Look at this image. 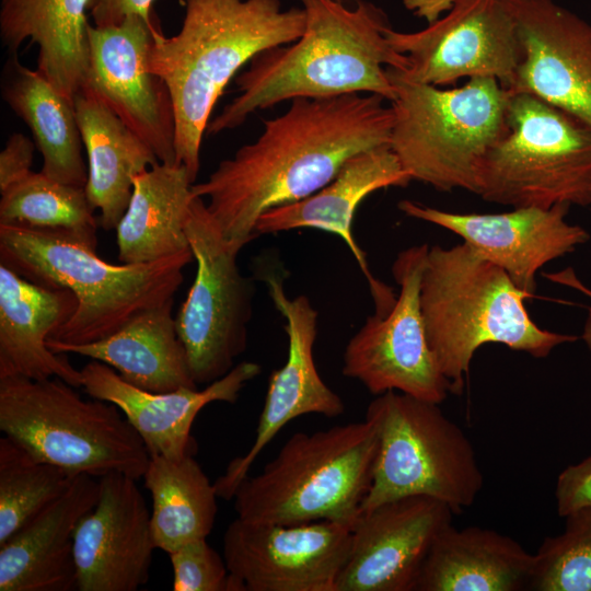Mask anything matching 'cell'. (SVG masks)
I'll use <instances>...</instances> for the list:
<instances>
[{"label":"cell","instance_id":"obj_21","mask_svg":"<svg viewBox=\"0 0 591 591\" xmlns=\"http://www.w3.org/2000/svg\"><path fill=\"white\" fill-rule=\"evenodd\" d=\"M412 181L390 146L358 152L347 159L321 189L264 212L256 222L255 233L309 228L339 236L367 278L375 312L384 313L396 297L391 288L371 275L366 254L354 236L352 220L357 208L370 194L387 187H406Z\"/></svg>","mask_w":591,"mask_h":591},{"label":"cell","instance_id":"obj_4","mask_svg":"<svg viewBox=\"0 0 591 591\" xmlns=\"http://www.w3.org/2000/svg\"><path fill=\"white\" fill-rule=\"evenodd\" d=\"M509 275L465 242L429 247L420 283V309L429 348L452 394H461L475 352L485 344L543 359L578 339L538 327Z\"/></svg>","mask_w":591,"mask_h":591},{"label":"cell","instance_id":"obj_35","mask_svg":"<svg viewBox=\"0 0 591 591\" xmlns=\"http://www.w3.org/2000/svg\"><path fill=\"white\" fill-rule=\"evenodd\" d=\"M169 556L174 591H231L225 559L207 537L186 543Z\"/></svg>","mask_w":591,"mask_h":591},{"label":"cell","instance_id":"obj_1","mask_svg":"<svg viewBox=\"0 0 591 591\" xmlns=\"http://www.w3.org/2000/svg\"><path fill=\"white\" fill-rule=\"evenodd\" d=\"M378 94L296 97L263 132L194 183L225 241L241 251L255 236L259 217L301 200L331 182L351 155L390 146L392 105Z\"/></svg>","mask_w":591,"mask_h":591},{"label":"cell","instance_id":"obj_16","mask_svg":"<svg viewBox=\"0 0 591 591\" xmlns=\"http://www.w3.org/2000/svg\"><path fill=\"white\" fill-rule=\"evenodd\" d=\"M139 16L118 25L89 26L92 88L162 163H176L175 115L166 83L148 66L153 32Z\"/></svg>","mask_w":591,"mask_h":591},{"label":"cell","instance_id":"obj_17","mask_svg":"<svg viewBox=\"0 0 591 591\" xmlns=\"http://www.w3.org/2000/svg\"><path fill=\"white\" fill-rule=\"evenodd\" d=\"M452 509L428 496H407L361 511L336 591H415L438 535L452 524Z\"/></svg>","mask_w":591,"mask_h":591},{"label":"cell","instance_id":"obj_6","mask_svg":"<svg viewBox=\"0 0 591 591\" xmlns=\"http://www.w3.org/2000/svg\"><path fill=\"white\" fill-rule=\"evenodd\" d=\"M378 450L373 421L297 432L234 496L237 518L252 523L334 521L350 525L369 491Z\"/></svg>","mask_w":591,"mask_h":591},{"label":"cell","instance_id":"obj_34","mask_svg":"<svg viewBox=\"0 0 591 591\" xmlns=\"http://www.w3.org/2000/svg\"><path fill=\"white\" fill-rule=\"evenodd\" d=\"M561 534L534 554L529 584L535 591H591V508L567 515Z\"/></svg>","mask_w":591,"mask_h":591},{"label":"cell","instance_id":"obj_28","mask_svg":"<svg viewBox=\"0 0 591 591\" xmlns=\"http://www.w3.org/2000/svg\"><path fill=\"white\" fill-rule=\"evenodd\" d=\"M535 556L490 529L447 526L433 542L415 591L529 589Z\"/></svg>","mask_w":591,"mask_h":591},{"label":"cell","instance_id":"obj_31","mask_svg":"<svg viewBox=\"0 0 591 591\" xmlns=\"http://www.w3.org/2000/svg\"><path fill=\"white\" fill-rule=\"evenodd\" d=\"M142 478L152 498L150 521L157 548L170 554L210 534L218 495L192 454L178 460L151 455Z\"/></svg>","mask_w":591,"mask_h":591},{"label":"cell","instance_id":"obj_15","mask_svg":"<svg viewBox=\"0 0 591 591\" xmlns=\"http://www.w3.org/2000/svg\"><path fill=\"white\" fill-rule=\"evenodd\" d=\"M260 279L269 297L285 318L288 337L286 362L273 371L268 382L264 407L258 419L255 439L250 450L233 459L225 472L213 483L219 498H233L239 485L275 436L291 420L306 414L336 417L345 405L321 378L315 360L314 344L317 335L318 313L306 296L287 297L283 278L267 269L260 270Z\"/></svg>","mask_w":591,"mask_h":591},{"label":"cell","instance_id":"obj_10","mask_svg":"<svg viewBox=\"0 0 591 591\" xmlns=\"http://www.w3.org/2000/svg\"><path fill=\"white\" fill-rule=\"evenodd\" d=\"M502 137L485 157L477 194L513 208L591 206V126L526 92H511Z\"/></svg>","mask_w":591,"mask_h":591},{"label":"cell","instance_id":"obj_26","mask_svg":"<svg viewBox=\"0 0 591 591\" xmlns=\"http://www.w3.org/2000/svg\"><path fill=\"white\" fill-rule=\"evenodd\" d=\"M73 106L88 157V198L100 210L101 227L116 229L128 207L134 178L160 161L89 85L76 95Z\"/></svg>","mask_w":591,"mask_h":591},{"label":"cell","instance_id":"obj_25","mask_svg":"<svg viewBox=\"0 0 591 591\" xmlns=\"http://www.w3.org/2000/svg\"><path fill=\"white\" fill-rule=\"evenodd\" d=\"M174 300L147 309L104 339L88 344L47 340L55 354H76L113 368L127 383L154 393L198 389L178 337Z\"/></svg>","mask_w":591,"mask_h":591},{"label":"cell","instance_id":"obj_37","mask_svg":"<svg viewBox=\"0 0 591 591\" xmlns=\"http://www.w3.org/2000/svg\"><path fill=\"white\" fill-rule=\"evenodd\" d=\"M34 148V142L20 132L9 137L0 152V193L32 172Z\"/></svg>","mask_w":591,"mask_h":591},{"label":"cell","instance_id":"obj_7","mask_svg":"<svg viewBox=\"0 0 591 591\" xmlns=\"http://www.w3.org/2000/svg\"><path fill=\"white\" fill-rule=\"evenodd\" d=\"M387 74L396 88L390 148L413 181L477 194L482 163L506 131L510 91L475 77L442 89Z\"/></svg>","mask_w":591,"mask_h":591},{"label":"cell","instance_id":"obj_9","mask_svg":"<svg viewBox=\"0 0 591 591\" xmlns=\"http://www.w3.org/2000/svg\"><path fill=\"white\" fill-rule=\"evenodd\" d=\"M378 450L361 511L407 496H428L454 513L474 503L484 475L468 437L439 404L387 391L369 404Z\"/></svg>","mask_w":591,"mask_h":591},{"label":"cell","instance_id":"obj_8","mask_svg":"<svg viewBox=\"0 0 591 591\" xmlns=\"http://www.w3.org/2000/svg\"><path fill=\"white\" fill-rule=\"evenodd\" d=\"M60 378H0V430L72 475L142 478L150 453L114 404L84 399Z\"/></svg>","mask_w":591,"mask_h":591},{"label":"cell","instance_id":"obj_2","mask_svg":"<svg viewBox=\"0 0 591 591\" xmlns=\"http://www.w3.org/2000/svg\"><path fill=\"white\" fill-rule=\"evenodd\" d=\"M305 28L293 43L266 49L235 78L239 95L209 121L206 134L241 126L258 109L296 97L370 93L392 102L396 88L387 68L404 71L405 55L386 38L385 12L367 0H298Z\"/></svg>","mask_w":591,"mask_h":591},{"label":"cell","instance_id":"obj_3","mask_svg":"<svg viewBox=\"0 0 591 591\" xmlns=\"http://www.w3.org/2000/svg\"><path fill=\"white\" fill-rule=\"evenodd\" d=\"M184 7L177 34L153 32L148 66L169 88L176 163L195 183L201 140L225 86L257 54L297 40L305 12L283 10L280 0H184Z\"/></svg>","mask_w":591,"mask_h":591},{"label":"cell","instance_id":"obj_19","mask_svg":"<svg viewBox=\"0 0 591 591\" xmlns=\"http://www.w3.org/2000/svg\"><path fill=\"white\" fill-rule=\"evenodd\" d=\"M523 57L511 92L531 93L591 126V24L554 0H503Z\"/></svg>","mask_w":591,"mask_h":591},{"label":"cell","instance_id":"obj_24","mask_svg":"<svg viewBox=\"0 0 591 591\" xmlns=\"http://www.w3.org/2000/svg\"><path fill=\"white\" fill-rule=\"evenodd\" d=\"M100 497V478L74 477L69 488L0 545V591L78 590L73 533Z\"/></svg>","mask_w":591,"mask_h":591},{"label":"cell","instance_id":"obj_11","mask_svg":"<svg viewBox=\"0 0 591 591\" xmlns=\"http://www.w3.org/2000/svg\"><path fill=\"white\" fill-rule=\"evenodd\" d=\"M185 232L197 270L175 323L195 383L208 385L229 373L246 349L255 286L239 269V251L201 197L190 202Z\"/></svg>","mask_w":591,"mask_h":591},{"label":"cell","instance_id":"obj_30","mask_svg":"<svg viewBox=\"0 0 591 591\" xmlns=\"http://www.w3.org/2000/svg\"><path fill=\"white\" fill-rule=\"evenodd\" d=\"M1 94L28 126L43 155L42 172L56 181L85 187L88 165L73 103L37 69L22 65L16 54L3 67Z\"/></svg>","mask_w":591,"mask_h":591},{"label":"cell","instance_id":"obj_18","mask_svg":"<svg viewBox=\"0 0 591 591\" xmlns=\"http://www.w3.org/2000/svg\"><path fill=\"white\" fill-rule=\"evenodd\" d=\"M570 206L522 207L501 213H456L402 200L406 216L441 227L501 267L521 290L534 296L536 274L546 264L590 240L566 220Z\"/></svg>","mask_w":591,"mask_h":591},{"label":"cell","instance_id":"obj_33","mask_svg":"<svg viewBox=\"0 0 591 591\" xmlns=\"http://www.w3.org/2000/svg\"><path fill=\"white\" fill-rule=\"evenodd\" d=\"M76 476L38 460L10 437L0 438V545L60 497Z\"/></svg>","mask_w":591,"mask_h":591},{"label":"cell","instance_id":"obj_13","mask_svg":"<svg viewBox=\"0 0 591 591\" xmlns=\"http://www.w3.org/2000/svg\"><path fill=\"white\" fill-rule=\"evenodd\" d=\"M393 48L408 67L390 70L401 79L434 86L462 78L489 77L510 89L523 57L515 23L503 0H453L448 13L426 28H386Z\"/></svg>","mask_w":591,"mask_h":591},{"label":"cell","instance_id":"obj_27","mask_svg":"<svg viewBox=\"0 0 591 591\" xmlns=\"http://www.w3.org/2000/svg\"><path fill=\"white\" fill-rule=\"evenodd\" d=\"M90 0H1L0 37L11 54L28 39L37 70L69 101L89 76Z\"/></svg>","mask_w":591,"mask_h":591},{"label":"cell","instance_id":"obj_20","mask_svg":"<svg viewBox=\"0 0 591 591\" xmlns=\"http://www.w3.org/2000/svg\"><path fill=\"white\" fill-rule=\"evenodd\" d=\"M119 473L100 478V497L73 533L79 591H137L150 577L151 513L136 484Z\"/></svg>","mask_w":591,"mask_h":591},{"label":"cell","instance_id":"obj_32","mask_svg":"<svg viewBox=\"0 0 591 591\" xmlns=\"http://www.w3.org/2000/svg\"><path fill=\"white\" fill-rule=\"evenodd\" d=\"M85 188L40 172L1 192L0 224L62 231L96 247L99 221Z\"/></svg>","mask_w":591,"mask_h":591},{"label":"cell","instance_id":"obj_39","mask_svg":"<svg viewBox=\"0 0 591 591\" xmlns=\"http://www.w3.org/2000/svg\"><path fill=\"white\" fill-rule=\"evenodd\" d=\"M544 276L556 283L572 288L591 300V289L587 287L575 274L571 268H566L563 271L544 274ZM580 338L591 351V305L588 306V313L584 320L583 328Z\"/></svg>","mask_w":591,"mask_h":591},{"label":"cell","instance_id":"obj_22","mask_svg":"<svg viewBox=\"0 0 591 591\" xmlns=\"http://www.w3.org/2000/svg\"><path fill=\"white\" fill-rule=\"evenodd\" d=\"M85 393L116 405L143 440L150 455L178 460L195 449L190 430L208 404L236 402L242 389L262 372L252 361H242L205 389L182 387L154 393L124 381L109 366L92 360L81 370Z\"/></svg>","mask_w":591,"mask_h":591},{"label":"cell","instance_id":"obj_5","mask_svg":"<svg viewBox=\"0 0 591 591\" xmlns=\"http://www.w3.org/2000/svg\"><path fill=\"white\" fill-rule=\"evenodd\" d=\"M0 260L35 283L71 290L77 310L49 339L88 344L173 300L194 255L188 250L157 262L116 265L70 233L0 224Z\"/></svg>","mask_w":591,"mask_h":591},{"label":"cell","instance_id":"obj_36","mask_svg":"<svg viewBox=\"0 0 591 591\" xmlns=\"http://www.w3.org/2000/svg\"><path fill=\"white\" fill-rule=\"evenodd\" d=\"M555 497L557 513L561 518L591 508V454L558 475Z\"/></svg>","mask_w":591,"mask_h":591},{"label":"cell","instance_id":"obj_38","mask_svg":"<svg viewBox=\"0 0 591 591\" xmlns=\"http://www.w3.org/2000/svg\"><path fill=\"white\" fill-rule=\"evenodd\" d=\"M155 0H90L88 13L95 26L118 25L127 18L139 16L155 24L152 5Z\"/></svg>","mask_w":591,"mask_h":591},{"label":"cell","instance_id":"obj_23","mask_svg":"<svg viewBox=\"0 0 591 591\" xmlns=\"http://www.w3.org/2000/svg\"><path fill=\"white\" fill-rule=\"evenodd\" d=\"M77 306L71 290L35 283L0 263V378H60L80 387L81 371L47 346Z\"/></svg>","mask_w":591,"mask_h":591},{"label":"cell","instance_id":"obj_14","mask_svg":"<svg viewBox=\"0 0 591 591\" xmlns=\"http://www.w3.org/2000/svg\"><path fill=\"white\" fill-rule=\"evenodd\" d=\"M222 543L231 591H336L351 526L327 520L252 523L236 517Z\"/></svg>","mask_w":591,"mask_h":591},{"label":"cell","instance_id":"obj_12","mask_svg":"<svg viewBox=\"0 0 591 591\" xmlns=\"http://www.w3.org/2000/svg\"><path fill=\"white\" fill-rule=\"evenodd\" d=\"M429 247L424 243L397 254L392 274L399 292L393 305L369 316L346 345L343 374L373 395L397 391L440 404L452 394L429 348L420 309Z\"/></svg>","mask_w":591,"mask_h":591},{"label":"cell","instance_id":"obj_29","mask_svg":"<svg viewBox=\"0 0 591 591\" xmlns=\"http://www.w3.org/2000/svg\"><path fill=\"white\" fill-rule=\"evenodd\" d=\"M185 165L159 162L134 178L128 207L116 227L124 264L157 262L190 250L185 221L194 198Z\"/></svg>","mask_w":591,"mask_h":591}]
</instances>
